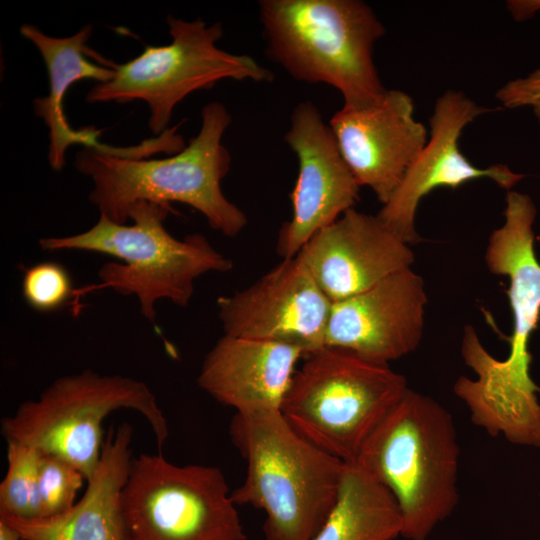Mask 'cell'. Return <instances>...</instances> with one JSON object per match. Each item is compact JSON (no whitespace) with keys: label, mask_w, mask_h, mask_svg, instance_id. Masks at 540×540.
I'll list each match as a JSON object with an SVG mask.
<instances>
[{"label":"cell","mask_w":540,"mask_h":540,"mask_svg":"<svg viewBox=\"0 0 540 540\" xmlns=\"http://www.w3.org/2000/svg\"><path fill=\"white\" fill-rule=\"evenodd\" d=\"M201 119L189 144L165 158H125L87 147L78 152L74 165L91 178L89 199L100 215L126 224L128 209L138 201L180 202L199 211L224 236L239 235L247 216L221 188L231 164L222 143L231 116L222 103L212 101L202 108Z\"/></svg>","instance_id":"obj_1"},{"label":"cell","mask_w":540,"mask_h":540,"mask_svg":"<svg viewBox=\"0 0 540 540\" xmlns=\"http://www.w3.org/2000/svg\"><path fill=\"white\" fill-rule=\"evenodd\" d=\"M229 434L247 462L232 501L265 512L266 540H311L335 504L346 463L301 436L280 410L235 413Z\"/></svg>","instance_id":"obj_2"},{"label":"cell","mask_w":540,"mask_h":540,"mask_svg":"<svg viewBox=\"0 0 540 540\" xmlns=\"http://www.w3.org/2000/svg\"><path fill=\"white\" fill-rule=\"evenodd\" d=\"M172 211L170 204L138 201L128 209L132 225L115 223L100 215L87 231L41 238L39 245L45 251L97 252L121 260L102 265L98 271L100 283L75 290L74 296L78 299L105 288L135 295L141 314L154 322L158 300L168 299L185 307L198 277L233 268L232 260L217 251L202 234H191L181 240L173 237L164 226Z\"/></svg>","instance_id":"obj_3"},{"label":"cell","mask_w":540,"mask_h":540,"mask_svg":"<svg viewBox=\"0 0 540 540\" xmlns=\"http://www.w3.org/2000/svg\"><path fill=\"white\" fill-rule=\"evenodd\" d=\"M460 446L451 414L409 389L355 462L385 486L402 516L401 536L426 540L459 501Z\"/></svg>","instance_id":"obj_4"},{"label":"cell","mask_w":540,"mask_h":540,"mask_svg":"<svg viewBox=\"0 0 540 540\" xmlns=\"http://www.w3.org/2000/svg\"><path fill=\"white\" fill-rule=\"evenodd\" d=\"M266 54L292 78L337 89L344 105L378 98L382 85L373 47L385 28L359 0H262Z\"/></svg>","instance_id":"obj_5"},{"label":"cell","mask_w":540,"mask_h":540,"mask_svg":"<svg viewBox=\"0 0 540 540\" xmlns=\"http://www.w3.org/2000/svg\"><path fill=\"white\" fill-rule=\"evenodd\" d=\"M409 389L406 378L388 364L325 346L304 358L280 411L305 439L353 463Z\"/></svg>","instance_id":"obj_6"},{"label":"cell","mask_w":540,"mask_h":540,"mask_svg":"<svg viewBox=\"0 0 540 540\" xmlns=\"http://www.w3.org/2000/svg\"><path fill=\"white\" fill-rule=\"evenodd\" d=\"M122 408L135 410L146 419L161 452L169 429L151 389L131 377L92 370L56 379L37 400L23 402L13 415L3 418L1 432L7 442L64 459L87 481L100 460L103 420Z\"/></svg>","instance_id":"obj_7"},{"label":"cell","mask_w":540,"mask_h":540,"mask_svg":"<svg viewBox=\"0 0 540 540\" xmlns=\"http://www.w3.org/2000/svg\"><path fill=\"white\" fill-rule=\"evenodd\" d=\"M167 23L169 44L147 45L137 57L114 64V77L94 85L86 101H144L150 109L149 128L160 136L168 129L175 106L195 91L209 89L224 79L272 81L273 73L252 57L217 46L223 35L220 22L207 25L200 18L187 21L168 16Z\"/></svg>","instance_id":"obj_8"},{"label":"cell","mask_w":540,"mask_h":540,"mask_svg":"<svg viewBox=\"0 0 540 540\" xmlns=\"http://www.w3.org/2000/svg\"><path fill=\"white\" fill-rule=\"evenodd\" d=\"M230 494L217 467L140 454L121 497L128 540H245Z\"/></svg>","instance_id":"obj_9"},{"label":"cell","mask_w":540,"mask_h":540,"mask_svg":"<svg viewBox=\"0 0 540 540\" xmlns=\"http://www.w3.org/2000/svg\"><path fill=\"white\" fill-rule=\"evenodd\" d=\"M504 215V224L489 238L485 261L492 273L508 276L510 281L507 295L514 319L510 353L499 360L485 347H477L470 354L468 365L492 396L521 401L538 390L530 376L528 348L540 319V263L533 247L532 230L536 208L528 195L508 191Z\"/></svg>","instance_id":"obj_10"},{"label":"cell","mask_w":540,"mask_h":540,"mask_svg":"<svg viewBox=\"0 0 540 540\" xmlns=\"http://www.w3.org/2000/svg\"><path fill=\"white\" fill-rule=\"evenodd\" d=\"M217 306L225 335L294 346L305 357L326 346L332 302L300 254Z\"/></svg>","instance_id":"obj_11"},{"label":"cell","mask_w":540,"mask_h":540,"mask_svg":"<svg viewBox=\"0 0 540 540\" xmlns=\"http://www.w3.org/2000/svg\"><path fill=\"white\" fill-rule=\"evenodd\" d=\"M285 141L297 156L298 176L290 195L292 216L276 244L283 259L296 256L317 232L352 209L360 191L329 124L311 101L293 109Z\"/></svg>","instance_id":"obj_12"},{"label":"cell","mask_w":540,"mask_h":540,"mask_svg":"<svg viewBox=\"0 0 540 540\" xmlns=\"http://www.w3.org/2000/svg\"><path fill=\"white\" fill-rule=\"evenodd\" d=\"M329 126L358 184L384 205L427 143L426 127L414 118L412 98L385 90L375 100L344 105Z\"/></svg>","instance_id":"obj_13"},{"label":"cell","mask_w":540,"mask_h":540,"mask_svg":"<svg viewBox=\"0 0 540 540\" xmlns=\"http://www.w3.org/2000/svg\"><path fill=\"white\" fill-rule=\"evenodd\" d=\"M492 111L477 105L459 91L448 90L437 99L429 120L430 138L399 187L377 214L409 245L421 240L415 229L416 211L420 200L432 190L438 187L457 189L466 182L483 177L510 190L524 177L504 164L478 168L459 150L458 141L463 129L478 116Z\"/></svg>","instance_id":"obj_14"},{"label":"cell","mask_w":540,"mask_h":540,"mask_svg":"<svg viewBox=\"0 0 540 540\" xmlns=\"http://www.w3.org/2000/svg\"><path fill=\"white\" fill-rule=\"evenodd\" d=\"M426 304L423 278L411 268L404 269L332 303L325 344L389 365L419 346Z\"/></svg>","instance_id":"obj_15"},{"label":"cell","mask_w":540,"mask_h":540,"mask_svg":"<svg viewBox=\"0 0 540 540\" xmlns=\"http://www.w3.org/2000/svg\"><path fill=\"white\" fill-rule=\"evenodd\" d=\"M298 254L332 303L360 294L414 262L407 242L377 215L354 208L317 232Z\"/></svg>","instance_id":"obj_16"},{"label":"cell","mask_w":540,"mask_h":540,"mask_svg":"<svg viewBox=\"0 0 540 540\" xmlns=\"http://www.w3.org/2000/svg\"><path fill=\"white\" fill-rule=\"evenodd\" d=\"M304 358L294 346L224 334L205 356L197 383L236 413L281 410Z\"/></svg>","instance_id":"obj_17"},{"label":"cell","mask_w":540,"mask_h":540,"mask_svg":"<svg viewBox=\"0 0 540 540\" xmlns=\"http://www.w3.org/2000/svg\"><path fill=\"white\" fill-rule=\"evenodd\" d=\"M132 435L126 422L109 428L84 495L66 512L32 519L0 514V519L22 540H128L121 497L132 462Z\"/></svg>","instance_id":"obj_18"},{"label":"cell","mask_w":540,"mask_h":540,"mask_svg":"<svg viewBox=\"0 0 540 540\" xmlns=\"http://www.w3.org/2000/svg\"><path fill=\"white\" fill-rule=\"evenodd\" d=\"M92 30L91 25H86L71 36L53 37L31 24L20 28L22 36L38 49L48 72L49 93L34 99L33 105L36 116L43 119L49 129L48 160L55 171L63 169L66 150L74 144L120 157L128 156L131 151L130 147H112L101 143L98 139L100 131L94 127L72 128L64 113V96L73 83L83 79L102 83L115 75L114 64L102 66L86 57Z\"/></svg>","instance_id":"obj_19"},{"label":"cell","mask_w":540,"mask_h":540,"mask_svg":"<svg viewBox=\"0 0 540 540\" xmlns=\"http://www.w3.org/2000/svg\"><path fill=\"white\" fill-rule=\"evenodd\" d=\"M402 516L389 490L356 463H346L335 504L311 540H393Z\"/></svg>","instance_id":"obj_20"},{"label":"cell","mask_w":540,"mask_h":540,"mask_svg":"<svg viewBox=\"0 0 540 540\" xmlns=\"http://www.w3.org/2000/svg\"><path fill=\"white\" fill-rule=\"evenodd\" d=\"M43 452L18 442H7L8 468L0 483V514L32 519L44 517L39 470Z\"/></svg>","instance_id":"obj_21"},{"label":"cell","mask_w":540,"mask_h":540,"mask_svg":"<svg viewBox=\"0 0 540 540\" xmlns=\"http://www.w3.org/2000/svg\"><path fill=\"white\" fill-rule=\"evenodd\" d=\"M86 481L74 465L55 455L43 453L39 470V493L44 517L66 512Z\"/></svg>","instance_id":"obj_22"},{"label":"cell","mask_w":540,"mask_h":540,"mask_svg":"<svg viewBox=\"0 0 540 540\" xmlns=\"http://www.w3.org/2000/svg\"><path fill=\"white\" fill-rule=\"evenodd\" d=\"M74 291L69 272L58 262H41L24 272L23 296L34 310L55 311L74 296Z\"/></svg>","instance_id":"obj_23"},{"label":"cell","mask_w":540,"mask_h":540,"mask_svg":"<svg viewBox=\"0 0 540 540\" xmlns=\"http://www.w3.org/2000/svg\"><path fill=\"white\" fill-rule=\"evenodd\" d=\"M496 98L509 109L530 106L540 123V68L503 85L496 92Z\"/></svg>","instance_id":"obj_24"},{"label":"cell","mask_w":540,"mask_h":540,"mask_svg":"<svg viewBox=\"0 0 540 540\" xmlns=\"http://www.w3.org/2000/svg\"><path fill=\"white\" fill-rule=\"evenodd\" d=\"M507 7L517 21H523L540 9V0L509 1Z\"/></svg>","instance_id":"obj_25"},{"label":"cell","mask_w":540,"mask_h":540,"mask_svg":"<svg viewBox=\"0 0 540 540\" xmlns=\"http://www.w3.org/2000/svg\"><path fill=\"white\" fill-rule=\"evenodd\" d=\"M0 540H22L20 533L0 519Z\"/></svg>","instance_id":"obj_26"},{"label":"cell","mask_w":540,"mask_h":540,"mask_svg":"<svg viewBox=\"0 0 540 540\" xmlns=\"http://www.w3.org/2000/svg\"><path fill=\"white\" fill-rule=\"evenodd\" d=\"M538 395H539V397H540V388H538Z\"/></svg>","instance_id":"obj_27"}]
</instances>
